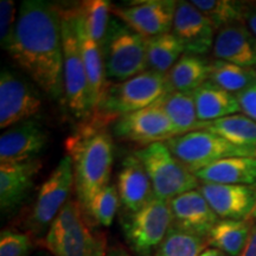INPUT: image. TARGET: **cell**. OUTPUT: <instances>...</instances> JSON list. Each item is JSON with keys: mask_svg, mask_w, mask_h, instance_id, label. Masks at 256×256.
<instances>
[{"mask_svg": "<svg viewBox=\"0 0 256 256\" xmlns=\"http://www.w3.org/2000/svg\"><path fill=\"white\" fill-rule=\"evenodd\" d=\"M11 58L50 98H64L63 44L60 6L24 0L18 12Z\"/></svg>", "mask_w": 256, "mask_h": 256, "instance_id": "obj_1", "label": "cell"}, {"mask_svg": "<svg viewBox=\"0 0 256 256\" xmlns=\"http://www.w3.org/2000/svg\"><path fill=\"white\" fill-rule=\"evenodd\" d=\"M110 122L113 121L101 114L92 113L64 144L66 156L72 162L76 196L83 211L110 185L114 162L113 138L108 132Z\"/></svg>", "mask_w": 256, "mask_h": 256, "instance_id": "obj_2", "label": "cell"}, {"mask_svg": "<svg viewBox=\"0 0 256 256\" xmlns=\"http://www.w3.org/2000/svg\"><path fill=\"white\" fill-rule=\"evenodd\" d=\"M52 256H106L104 235L89 226L78 200H69L42 240Z\"/></svg>", "mask_w": 256, "mask_h": 256, "instance_id": "obj_3", "label": "cell"}, {"mask_svg": "<svg viewBox=\"0 0 256 256\" xmlns=\"http://www.w3.org/2000/svg\"><path fill=\"white\" fill-rule=\"evenodd\" d=\"M63 44V80L64 98L70 113L82 121L92 114L88 78L80 50L78 32L75 26L74 8L60 6Z\"/></svg>", "mask_w": 256, "mask_h": 256, "instance_id": "obj_4", "label": "cell"}, {"mask_svg": "<svg viewBox=\"0 0 256 256\" xmlns=\"http://www.w3.org/2000/svg\"><path fill=\"white\" fill-rule=\"evenodd\" d=\"M146 40L120 19H112L101 46L107 80L124 82L147 72Z\"/></svg>", "mask_w": 256, "mask_h": 256, "instance_id": "obj_5", "label": "cell"}, {"mask_svg": "<svg viewBox=\"0 0 256 256\" xmlns=\"http://www.w3.org/2000/svg\"><path fill=\"white\" fill-rule=\"evenodd\" d=\"M166 92V76L153 72H145L124 82H110L94 113L101 114L114 122L124 115L153 104Z\"/></svg>", "mask_w": 256, "mask_h": 256, "instance_id": "obj_6", "label": "cell"}, {"mask_svg": "<svg viewBox=\"0 0 256 256\" xmlns=\"http://www.w3.org/2000/svg\"><path fill=\"white\" fill-rule=\"evenodd\" d=\"M134 156L142 162L156 197L171 200L185 192L197 190L200 182L172 154L165 142H156L136 150Z\"/></svg>", "mask_w": 256, "mask_h": 256, "instance_id": "obj_7", "label": "cell"}, {"mask_svg": "<svg viewBox=\"0 0 256 256\" xmlns=\"http://www.w3.org/2000/svg\"><path fill=\"white\" fill-rule=\"evenodd\" d=\"M172 226L170 200L153 197L136 212L121 217L128 247L136 256H153Z\"/></svg>", "mask_w": 256, "mask_h": 256, "instance_id": "obj_8", "label": "cell"}, {"mask_svg": "<svg viewBox=\"0 0 256 256\" xmlns=\"http://www.w3.org/2000/svg\"><path fill=\"white\" fill-rule=\"evenodd\" d=\"M72 185H75L72 162L69 156H66L40 185L34 206L25 220V228L28 229V235L44 238L50 226L69 200Z\"/></svg>", "mask_w": 256, "mask_h": 256, "instance_id": "obj_9", "label": "cell"}, {"mask_svg": "<svg viewBox=\"0 0 256 256\" xmlns=\"http://www.w3.org/2000/svg\"><path fill=\"white\" fill-rule=\"evenodd\" d=\"M176 158L192 174L220 160L232 156H256V152L240 148L208 130H194L165 142Z\"/></svg>", "mask_w": 256, "mask_h": 256, "instance_id": "obj_10", "label": "cell"}, {"mask_svg": "<svg viewBox=\"0 0 256 256\" xmlns=\"http://www.w3.org/2000/svg\"><path fill=\"white\" fill-rule=\"evenodd\" d=\"M112 132L119 140L142 147L166 142L176 136L174 124L158 101L116 119L112 124Z\"/></svg>", "mask_w": 256, "mask_h": 256, "instance_id": "obj_11", "label": "cell"}, {"mask_svg": "<svg viewBox=\"0 0 256 256\" xmlns=\"http://www.w3.org/2000/svg\"><path fill=\"white\" fill-rule=\"evenodd\" d=\"M177 2L146 0L126 5H112V14L145 38L171 34Z\"/></svg>", "mask_w": 256, "mask_h": 256, "instance_id": "obj_12", "label": "cell"}, {"mask_svg": "<svg viewBox=\"0 0 256 256\" xmlns=\"http://www.w3.org/2000/svg\"><path fill=\"white\" fill-rule=\"evenodd\" d=\"M42 101L26 82L8 69L0 74V128L30 120L40 110Z\"/></svg>", "mask_w": 256, "mask_h": 256, "instance_id": "obj_13", "label": "cell"}, {"mask_svg": "<svg viewBox=\"0 0 256 256\" xmlns=\"http://www.w3.org/2000/svg\"><path fill=\"white\" fill-rule=\"evenodd\" d=\"M215 31L210 19L191 2H177L171 34L180 40L185 52L206 55L212 49Z\"/></svg>", "mask_w": 256, "mask_h": 256, "instance_id": "obj_14", "label": "cell"}, {"mask_svg": "<svg viewBox=\"0 0 256 256\" xmlns=\"http://www.w3.org/2000/svg\"><path fill=\"white\" fill-rule=\"evenodd\" d=\"M198 190L220 220H250L256 216V186L200 183Z\"/></svg>", "mask_w": 256, "mask_h": 256, "instance_id": "obj_15", "label": "cell"}, {"mask_svg": "<svg viewBox=\"0 0 256 256\" xmlns=\"http://www.w3.org/2000/svg\"><path fill=\"white\" fill-rule=\"evenodd\" d=\"M170 208L174 228L203 238L209 236L220 220L198 188L174 197L170 200Z\"/></svg>", "mask_w": 256, "mask_h": 256, "instance_id": "obj_16", "label": "cell"}, {"mask_svg": "<svg viewBox=\"0 0 256 256\" xmlns=\"http://www.w3.org/2000/svg\"><path fill=\"white\" fill-rule=\"evenodd\" d=\"M40 168L42 162L38 158L0 164V208L2 214L11 212L20 206Z\"/></svg>", "mask_w": 256, "mask_h": 256, "instance_id": "obj_17", "label": "cell"}, {"mask_svg": "<svg viewBox=\"0 0 256 256\" xmlns=\"http://www.w3.org/2000/svg\"><path fill=\"white\" fill-rule=\"evenodd\" d=\"M48 136L36 120H26L5 130L0 136V162L34 159L43 151Z\"/></svg>", "mask_w": 256, "mask_h": 256, "instance_id": "obj_18", "label": "cell"}, {"mask_svg": "<svg viewBox=\"0 0 256 256\" xmlns=\"http://www.w3.org/2000/svg\"><path fill=\"white\" fill-rule=\"evenodd\" d=\"M212 52L216 60L244 68H254L256 66V36L243 23L229 25L216 34Z\"/></svg>", "mask_w": 256, "mask_h": 256, "instance_id": "obj_19", "label": "cell"}, {"mask_svg": "<svg viewBox=\"0 0 256 256\" xmlns=\"http://www.w3.org/2000/svg\"><path fill=\"white\" fill-rule=\"evenodd\" d=\"M116 188L126 212H136L154 197L148 174L134 153L127 156L121 164Z\"/></svg>", "mask_w": 256, "mask_h": 256, "instance_id": "obj_20", "label": "cell"}, {"mask_svg": "<svg viewBox=\"0 0 256 256\" xmlns=\"http://www.w3.org/2000/svg\"><path fill=\"white\" fill-rule=\"evenodd\" d=\"M72 8L74 14H75V26L78 32L80 50H81L83 64H84L86 74L88 78L92 113H94L98 104H101L110 82L107 81V75H106L104 54H102L101 46L89 36L78 8Z\"/></svg>", "mask_w": 256, "mask_h": 256, "instance_id": "obj_21", "label": "cell"}, {"mask_svg": "<svg viewBox=\"0 0 256 256\" xmlns=\"http://www.w3.org/2000/svg\"><path fill=\"white\" fill-rule=\"evenodd\" d=\"M203 184L256 186V156H232L194 174Z\"/></svg>", "mask_w": 256, "mask_h": 256, "instance_id": "obj_22", "label": "cell"}, {"mask_svg": "<svg viewBox=\"0 0 256 256\" xmlns=\"http://www.w3.org/2000/svg\"><path fill=\"white\" fill-rule=\"evenodd\" d=\"M192 96L200 122H211L241 112L235 94L224 90L210 81L203 83L192 92Z\"/></svg>", "mask_w": 256, "mask_h": 256, "instance_id": "obj_23", "label": "cell"}, {"mask_svg": "<svg viewBox=\"0 0 256 256\" xmlns=\"http://www.w3.org/2000/svg\"><path fill=\"white\" fill-rule=\"evenodd\" d=\"M210 63L202 56L185 52L166 74L168 92H194L209 81Z\"/></svg>", "mask_w": 256, "mask_h": 256, "instance_id": "obj_24", "label": "cell"}, {"mask_svg": "<svg viewBox=\"0 0 256 256\" xmlns=\"http://www.w3.org/2000/svg\"><path fill=\"white\" fill-rule=\"evenodd\" d=\"M158 102L174 124L176 136L202 130L203 122L198 120L192 92H166Z\"/></svg>", "mask_w": 256, "mask_h": 256, "instance_id": "obj_25", "label": "cell"}, {"mask_svg": "<svg viewBox=\"0 0 256 256\" xmlns=\"http://www.w3.org/2000/svg\"><path fill=\"white\" fill-rule=\"evenodd\" d=\"M202 130L216 134L240 148L256 152V122L244 114H234L203 122Z\"/></svg>", "mask_w": 256, "mask_h": 256, "instance_id": "obj_26", "label": "cell"}, {"mask_svg": "<svg viewBox=\"0 0 256 256\" xmlns=\"http://www.w3.org/2000/svg\"><path fill=\"white\" fill-rule=\"evenodd\" d=\"M252 228L250 220H220L206 238V242L226 255L238 256L247 246Z\"/></svg>", "mask_w": 256, "mask_h": 256, "instance_id": "obj_27", "label": "cell"}, {"mask_svg": "<svg viewBox=\"0 0 256 256\" xmlns=\"http://www.w3.org/2000/svg\"><path fill=\"white\" fill-rule=\"evenodd\" d=\"M184 54L183 44L174 34L147 38V72L166 75Z\"/></svg>", "mask_w": 256, "mask_h": 256, "instance_id": "obj_28", "label": "cell"}, {"mask_svg": "<svg viewBox=\"0 0 256 256\" xmlns=\"http://www.w3.org/2000/svg\"><path fill=\"white\" fill-rule=\"evenodd\" d=\"M209 81L236 95L255 84L256 70L216 60L210 63Z\"/></svg>", "mask_w": 256, "mask_h": 256, "instance_id": "obj_29", "label": "cell"}, {"mask_svg": "<svg viewBox=\"0 0 256 256\" xmlns=\"http://www.w3.org/2000/svg\"><path fill=\"white\" fill-rule=\"evenodd\" d=\"M191 2L210 19L216 31L246 22L249 8L244 2L232 0H192Z\"/></svg>", "mask_w": 256, "mask_h": 256, "instance_id": "obj_30", "label": "cell"}, {"mask_svg": "<svg viewBox=\"0 0 256 256\" xmlns=\"http://www.w3.org/2000/svg\"><path fill=\"white\" fill-rule=\"evenodd\" d=\"M76 8L83 19L89 36L101 46L110 23L112 4L107 0H86L80 2Z\"/></svg>", "mask_w": 256, "mask_h": 256, "instance_id": "obj_31", "label": "cell"}, {"mask_svg": "<svg viewBox=\"0 0 256 256\" xmlns=\"http://www.w3.org/2000/svg\"><path fill=\"white\" fill-rule=\"evenodd\" d=\"M206 244V238L171 226L153 256H200Z\"/></svg>", "mask_w": 256, "mask_h": 256, "instance_id": "obj_32", "label": "cell"}, {"mask_svg": "<svg viewBox=\"0 0 256 256\" xmlns=\"http://www.w3.org/2000/svg\"><path fill=\"white\" fill-rule=\"evenodd\" d=\"M120 197L115 185H107L92 198L84 212L87 220L102 226H110L119 209Z\"/></svg>", "mask_w": 256, "mask_h": 256, "instance_id": "obj_33", "label": "cell"}, {"mask_svg": "<svg viewBox=\"0 0 256 256\" xmlns=\"http://www.w3.org/2000/svg\"><path fill=\"white\" fill-rule=\"evenodd\" d=\"M32 249V240L28 234L2 230L0 234V256H28Z\"/></svg>", "mask_w": 256, "mask_h": 256, "instance_id": "obj_34", "label": "cell"}, {"mask_svg": "<svg viewBox=\"0 0 256 256\" xmlns=\"http://www.w3.org/2000/svg\"><path fill=\"white\" fill-rule=\"evenodd\" d=\"M18 14L16 4L12 0H2L0 2V46L6 51L10 50L14 37Z\"/></svg>", "mask_w": 256, "mask_h": 256, "instance_id": "obj_35", "label": "cell"}, {"mask_svg": "<svg viewBox=\"0 0 256 256\" xmlns=\"http://www.w3.org/2000/svg\"><path fill=\"white\" fill-rule=\"evenodd\" d=\"M236 98L242 113L256 122V83L246 90L236 94Z\"/></svg>", "mask_w": 256, "mask_h": 256, "instance_id": "obj_36", "label": "cell"}, {"mask_svg": "<svg viewBox=\"0 0 256 256\" xmlns=\"http://www.w3.org/2000/svg\"><path fill=\"white\" fill-rule=\"evenodd\" d=\"M238 256H256V223L252 224L247 246Z\"/></svg>", "mask_w": 256, "mask_h": 256, "instance_id": "obj_37", "label": "cell"}, {"mask_svg": "<svg viewBox=\"0 0 256 256\" xmlns=\"http://www.w3.org/2000/svg\"><path fill=\"white\" fill-rule=\"evenodd\" d=\"M246 23L249 30L256 36V5L249 6L247 14H246Z\"/></svg>", "mask_w": 256, "mask_h": 256, "instance_id": "obj_38", "label": "cell"}, {"mask_svg": "<svg viewBox=\"0 0 256 256\" xmlns=\"http://www.w3.org/2000/svg\"><path fill=\"white\" fill-rule=\"evenodd\" d=\"M106 256H132L126 249L120 247V246H114V247L108 248L107 255Z\"/></svg>", "mask_w": 256, "mask_h": 256, "instance_id": "obj_39", "label": "cell"}, {"mask_svg": "<svg viewBox=\"0 0 256 256\" xmlns=\"http://www.w3.org/2000/svg\"><path fill=\"white\" fill-rule=\"evenodd\" d=\"M200 256H226V255L220 250H218V249L208 248V249H204V250L200 252Z\"/></svg>", "mask_w": 256, "mask_h": 256, "instance_id": "obj_40", "label": "cell"}]
</instances>
